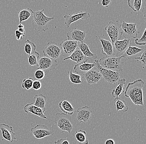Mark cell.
I'll use <instances>...</instances> for the list:
<instances>
[{
  "label": "cell",
  "instance_id": "obj_38",
  "mask_svg": "<svg viewBox=\"0 0 146 144\" xmlns=\"http://www.w3.org/2000/svg\"><path fill=\"white\" fill-rule=\"evenodd\" d=\"M41 87H42V84L40 81H38V80L33 81L32 88H33L34 90L37 91V90H40Z\"/></svg>",
  "mask_w": 146,
  "mask_h": 144
},
{
  "label": "cell",
  "instance_id": "obj_20",
  "mask_svg": "<svg viewBox=\"0 0 146 144\" xmlns=\"http://www.w3.org/2000/svg\"><path fill=\"white\" fill-rule=\"evenodd\" d=\"M99 40L102 46L101 53L106 56H114L113 48L111 42L102 38H100Z\"/></svg>",
  "mask_w": 146,
  "mask_h": 144
},
{
  "label": "cell",
  "instance_id": "obj_45",
  "mask_svg": "<svg viewBox=\"0 0 146 144\" xmlns=\"http://www.w3.org/2000/svg\"><path fill=\"white\" fill-rule=\"evenodd\" d=\"M18 28H25L24 26L22 24L20 23L19 25H18Z\"/></svg>",
  "mask_w": 146,
  "mask_h": 144
},
{
  "label": "cell",
  "instance_id": "obj_6",
  "mask_svg": "<svg viewBox=\"0 0 146 144\" xmlns=\"http://www.w3.org/2000/svg\"><path fill=\"white\" fill-rule=\"evenodd\" d=\"M120 28L121 24L118 21H116L115 22L110 21L105 27V30L109 36L112 44L121 39L122 34L120 30Z\"/></svg>",
  "mask_w": 146,
  "mask_h": 144
},
{
  "label": "cell",
  "instance_id": "obj_36",
  "mask_svg": "<svg viewBox=\"0 0 146 144\" xmlns=\"http://www.w3.org/2000/svg\"><path fill=\"white\" fill-rule=\"evenodd\" d=\"M146 50H143V52L141 55L138 57H135L134 59L140 61L141 63L145 66L146 63Z\"/></svg>",
  "mask_w": 146,
  "mask_h": 144
},
{
  "label": "cell",
  "instance_id": "obj_1",
  "mask_svg": "<svg viewBox=\"0 0 146 144\" xmlns=\"http://www.w3.org/2000/svg\"><path fill=\"white\" fill-rule=\"evenodd\" d=\"M144 82L142 79H137L132 82L129 83L124 92L125 96L130 98L132 102L137 106L144 105Z\"/></svg>",
  "mask_w": 146,
  "mask_h": 144
},
{
  "label": "cell",
  "instance_id": "obj_30",
  "mask_svg": "<svg viewBox=\"0 0 146 144\" xmlns=\"http://www.w3.org/2000/svg\"><path fill=\"white\" fill-rule=\"evenodd\" d=\"M114 105L117 111H121L123 113H126L128 110L126 103L124 100H121L119 98H117L114 99Z\"/></svg>",
  "mask_w": 146,
  "mask_h": 144
},
{
  "label": "cell",
  "instance_id": "obj_19",
  "mask_svg": "<svg viewBox=\"0 0 146 144\" xmlns=\"http://www.w3.org/2000/svg\"><path fill=\"white\" fill-rule=\"evenodd\" d=\"M87 62V61H85L74 65L73 69L77 74H83L95 67L94 63H89Z\"/></svg>",
  "mask_w": 146,
  "mask_h": 144
},
{
  "label": "cell",
  "instance_id": "obj_26",
  "mask_svg": "<svg viewBox=\"0 0 146 144\" xmlns=\"http://www.w3.org/2000/svg\"><path fill=\"white\" fill-rule=\"evenodd\" d=\"M34 99H35V102L34 104L45 112L46 106V97L43 95L40 94L36 95L34 96Z\"/></svg>",
  "mask_w": 146,
  "mask_h": 144
},
{
  "label": "cell",
  "instance_id": "obj_24",
  "mask_svg": "<svg viewBox=\"0 0 146 144\" xmlns=\"http://www.w3.org/2000/svg\"><path fill=\"white\" fill-rule=\"evenodd\" d=\"M126 79H120L117 82V86L115 89H113L111 92L112 96L115 99L117 98H119V97L124 93V85L126 83Z\"/></svg>",
  "mask_w": 146,
  "mask_h": 144
},
{
  "label": "cell",
  "instance_id": "obj_23",
  "mask_svg": "<svg viewBox=\"0 0 146 144\" xmlns=\"http://www.w3.org/2000/svg\"><path fill=\"white\" fill-rule=\"evenodd\" d=\"M143 49H140L136 46H132L131 45L129 46L127 50L121 56V58H125L128 60H130L134 58L137 54L143 51Z\"/></svg>",
  "mask_w": 146,
  "mask_h": 144
},
{
  "label": "cell",
  "instance_id": "obj_25",
  "mask_svg": "<svg viewBox=\"0 0 146 144\" xmlns=\"http://www.w3.org/2000/svg\"><path fill=\"white\" fill-rule=\"evenodd\" d=\"M60 110L64 112V113L72 115L74 111V108L71 103L67 101H61L59 104Z\"/></svg>",
  "mask_w": 146,
  "mask_h": 144
},
{
  "label": "cell",
  "instance_id": "obj_21",
  "mask_svg": "<svg viewBox=\"0 0 146 144\" xmlns=\"http://www.w3.org/2000/svg\"><path fill=\"white\" fill-rule=\"evenodd\" d=\"M88 60L89 59H88L84 56L82 52L78 48V47L70 56L67 58L64 59V60H70L76 62L77 64L80 63L85 61H88Z\"/></svg>",
  "mask_w": 146,
  "mask_h": 144
},
{
  "label": "cell",
  "instance_id": "obj_5",
  "mask_svg": "<svg viewBox=\"0 0 146 144\" xmlns=\"http://www.w3.org/2000/svg\"><path fill=\"white\" fill-rule=\"evenodd\" d=\"M94 63L95 64L96 68L98 70L102 76V78H103L105 82L108 83L109 84H115L120 79V74L118 72L103 68L100 65L98 60H95Z\"/></svg>",
  "mask_w": 146,
  "mask_h": 144
},
{
  "label": "cell",
  "instance_id": "obj_27",
  "mask_svg": "<svg viewBox=\"0 0 146 144\" xmlns=\"http://www.w3.org/2000/svg\"><path fill=\"white\" fill-rule=\"evenodd\" d=\"M33 13V10L29 8L21 10L18 12L20 23H21L22 22L27 21L29 18L31 17Z\"/></svg>",
  "mask_w": 146,
  "mask_h": 144
},
{
  "label": "cell",
  "instance_id": "obj_31",
  "mask_svg": "<svg viewBox=\"0 0 146 144\" xmlns=\"http://www.w3.org/2000/svg\"><path fill=\"white\" fill-rule=\"evenodd\" d=\"M36 45L34 43L27 39L25 42L24 51L28 55L36 51Z\"/></svg>",
  "mask_w": 146,
  "mask_h": 144
},
{
  "label": "cell",
  "instance_id": "obj_43",
  "mask_svg": "<svg viewBox=\"0 0 146 144\" xmlns=\"http://www.w3.org/2000/svg\"><path fill=\"white\" fill-rule=\"evenodd\" d=\"M18 30L20 33H21L24 36H25V28H18Z\"/></svg>",
  "mask_w": 146,
  "mask_h": 144
},
{
  "label": "cell",
  "instance_id": "obj_44",
  "mask_svg": "<svg viewBox=\"0 0 146 144\" xmlns=\"http://www.w3.org/2000/svg\"><path fill=\"white\" fill-rule=\"evenodd\" d=\"M142 12H143V14H144V16L145 18L146 17V5H145V7L143 8V9L142 11Z\"/></svg>",
  "mask_w": 146,
  "mask_h": 144
},
{
  "label": "cell",
  "instance_id": "obj_10",
  "mask_svg": "<svg viewBox=\"0 0 146 144\" xmlns=\"http://www.w3.org/2000/svg\"><path fill=\"white\" fill-rule=\"evenodd\" d=\"M31 130L34 136L38 139L54 135L53 130L50 129L47 126L43 125H37L35 127L31 128Z\"/></svg>",
  "mask_w": 146,
  "mask_h": 144
},
{
  "label": "cell",
  "instance_id": "obj_37",
  "mask_svg": "<svg viewBox=\"0 0 146 144\" xmlns=\"http://www.w3.org/2000/svg\"><path fill=\"white\" fill-rule=\"evenodd\" d=\"M46 76L44 71L41 70H37L35 73V76L38 80H42Z\"/></svg>",
  "mask_w": 146,
  "mask_h": 144
},
{
  "label": "cell",
  "instance_id": "obj_4",
  "mask_svg": "<svg viewBox=\"0 0 146 144\" xmlns=\"http://www.w3.org/2000/svg\"><path fill=\"white\" fill-rule=\"evenodd\" d=\"M54 123L62 133L67 132L71 133L73 128L71 115L64 113H56L54 116Z\"/></svg>",
  "mask_w": 146,
  "mask_h": 144
},
{
  "label": "cell",
  "instance_id": "obj_34",
  "mask_svg": "<svg viewBox=\"0 0 146 144\" xmlns=\"http://www.w3.org/2000/svg\"><path fill=\"white\" fill-rule=\"evenodd\" d=\"M33 80L32 78H29L28 79H24L23 80L22 87L23 88L26 89V90H29L32 88Z\"/></svg>",
  "mask_w": 146,
  "mask_h": 144
},
{
  "label": "cell",
  "instance_id": "obj_17",
  "mask_svg": "<svg viewBox=\"0 0 146 144\" xmlns=\"http://www.w3.org/2000/svg\"><path fill=\"white\" fill-rule=\"evenodd\" d=\"M87 34L85 32L77 29H74L66 33L67 40L82 42L84 41L86 37Z\"/></svg>",
  "mask_w": 146,
  "mask_h": 144
},
{
  "label": "cell",
  "instance_id": "obj_7",
  "mask_svg": "<svg viewBox=\"0 0 146 144\" xmlns=\"http://www.w3.org/2000/svg\"><path fill=\"white\" fill-rule=\"evenodd\" d=\"M44 55L57 61L62 54L60 46L55 42L52 41L47 43L43 50Z\"/></svg>",
  "mask_w": 146,
  "mask_h": 144
},
{
  "label": "cell",
  "instance_id": "obj_29",
  "mask_svg": "<svg viewBox=\"0 0 146 144\" xmlns=\"http://www.w3.org/2000/svg\"><path fill=\"white\" fill-rule=\"evenodd\" d=\"M68 83L70 85L73 84H80L83 83L81 80V76L77 74L73 73L72 70H69L68 72Z\"/></svg>",
  "mask_w": 146,
  "mask_h": 144
},
{
  "label": "cell",
  "instance_id": "obj_28",
  "mask_svg": "<svg viewBox=\"0 0 146 144\" xmlns=\"http://www.w3.org/2000/svg\"><path fill=\"white\" fill-rule=\"evenodd\" d=\"M86 133L85 130H79L75 133V139L78 144H88Z\"/></svg>",
  "mask_w": 146,
  "mask_h": 144
},
{
  "label": "cell",
  "instance_id": "obj_8",
  "mask_svg": "<svg viewBox=\"0 0 146 144\" xmlns=\"http://www.w3.org/2000/svg\"><path fill=\"white\" fill-rule=\"evenodd\" d=\"M136 26L137 24L135 23H127L125 21L123 22V23L121 24V32L125 39H136L140 32L137 29Z\"/></svg>",
  "mask_w": 146,
  "mask_h": 144
},
{
  "label": "cell",
  "instance_id": "obj_16",
  "mask_svg": "<svg viewBox=\"0 0 146 144\" xmlns=\"http://www.w3.org/2000/svg\"><path fill=\"white\" fill-rule=\"evenodd\" d=\"M0 130L1 131L3 137L5 140L11 143H13L14 140H17L13 128L11 126L4 123L0 124Z\"/></svg>",
  "mask_w": 146,
  "mask_h": 144
},
{
  "label": "cell",
  "instance_id": "obj_2",
  "mask_svg": "<svg viewBox=\"0 0 146 144\" xmlns=\"http://www.w3.org/2000/svg\"><path fill=\"white\" fill-rule=\"evenodd\" d=\"M44 9L33 11L32 16L31 23L33 30L40 32H45L48 29V24L54 17L46 16L44 13Z\"/></svg>",
  "mask_w": 146,
  "mask_h": 144
},
{
  "label": "cell",
  "instance_id": "obj_42",
  "mask_svg": "<svg viewBox=\"0 0 146 144\" xmlns=\"http://www.w3.org/2000/svg\"><path fill=\"white\" fill-rule=\"evenodd\" d=\"M105 144H115V141L113 139H108L106 141Z\"/></svg>",
  "mask_w": 146,
  "mask_h": 144
},
{
  "label": "cell",
  "instance_id": "obj_33",
  "mask_svg": "<svg viewBox=\"0 0 146 144\" xmlns=\"http://www.w3.org/2000/svg\"><path fill=\"white\" fill-rule=\"evenodd\" d=\"M28 63L31 66H38V61L40 58V54L35 51L27 56Z\"/></svg>",
  "mask_w": 146,
  "mask_h": 144
},
{
  "label": "cell",
  "instance_id": "obj_18",
  "mask_svg": "<svg viewBox=\"0 0 146 144\" xmlns=\"http://www.w3.org/2000/svg\"><path fill=\"white\" fill-rule=\"evenodd\" d=\"M24 111L26 113H31L43 119L50 120L44 115V112L40 108L35 106L33 103L27 104L24 107ZM50 121H52V120Z\"/></svg>",
  "mask_w": 146,
  "mask_h": 144
},
{
  "label": "cell",
  "instance_id": "obj_35",
  "mask_svg": "<svg viewBox=\"0 0 146 144\" xmlns=\"http://www.w3.org/2000/svg\"><path fill=\"white\" fill-rule=\"evenodd\" d=\"M146 29H145L144 31V33L142 34V36L140 39H138L136 38L135 40V43L137 45H145L146 44Z\"/></svg>",
  "mask_w": 146,
  "mask_h": 144
},
{
  "label": "cell",
  "instance_id": "obj_39",
  "mask_svg": "<svg viewBox=\"0 0 146 144\" xmlns=\"http://www.w3.org/2000/svg\"><path fill=\"white\" fill-rule=\"evenodd\" d=\"M54 144H70L66 138H61L57 141H55Z\"/></svg>",
  "mask_w": 146,
  "mask_h": 144
},
{
  "label": "cell",
  "instance_id": "obj_13",
  "mask_svg": "<svg viewBox=\"0 0 146 144\" xmlns=\"http://www.w3.org/2000/svg\"><path fill=\"white\" fill-rule=\"evenodd\" d=\"M91 15L88 12L79 11L74 14L64 15L65 20V24L68 28L72 23L80 20H87L90 18Z\"/></svg>",
  "mask_w": 146,
  "mask_h": 144
},
{
  "label": "cell",
  "instance_id": "obj_40",
  "mask_svg": "<svg viewBox=\"0 0 146 144\" xmlns=\"http://www.w3.org/2000/svg\"><path fill=\"white\" fill-rule=\"evenodd\" d=\"M15 35L16 37V39L18 40H20L21 39H23V37H25V36L22 34L18 30H16L15 31Z\"/></svg>",
  "mask_w": 146,
  "mask_h": 144
},
{
  "label": "cell",
  "instance_id": "obj_11",
  "mask_svg": "<svg viewBox=\"0 0 146 144\" xmlns=\"http://www.w3.org/2000/svg\"><path fill=\"white\" fill-rule=\"evenodd\" d=\"M131 44L132 41L130 39H125L122 40H119L112 44L113 48L114 56L121 57L129 46L131 45Z\"/></svg>",
  "mask_w": 146,
  "mask_h": 144
},
{
  "label": "cell",
  "instance_id": "obj_22",
  "mask_svg": "<svg viewBox=\"0 0 146 144\" xmlns=\"http://www.w3.org/2000/svg\"><path fill=\"white\" fill-rule=\"evenodd\" d=\"M78 48L81 50L84 56L88 59H96L97 57L95 54L90 51L89 46L85 42L78 43Z\"/></svg>",
  "mask_w": 146,
  "mask_h": 144
},
{
  "label": "cell",
  "instance_id": "obj_41",
  "mask_svg": "<svg viewBox=\"0 0 146 144\" xmlns=\"http://www.w3.org/2000/svg\"><path fill=\"white\" fill-rule=\"evenodd\" d=\"M111 1L108 0H103L102 1V5L104 7H108L110 4Z\"/></svg>",
  "mask_w": 146,
  "mask_h": 144
},
{
  "label": "cell",
  "instance_id": "obj_32",
  "mask_svg": "<svg viewBox=\"0 0 146 144\" xmlns=\"http://www.w3.org/2000/svg\"><path fill=\"white\" fill-rule=\"evenodd\" d=\"M142 2L141 0H129L127 4L129 7L134 12H139L141 9Z\"/></svg>",
  "mask_w": 146,
  "mask_h": 144
},
{
  "label": "cell",
  "instance_id": "obj_12",
  "mask_svg": "<svg viewBox=\"0 0 146 144\" xmlns=\"http://www.w3.org/2000/svg\"><path fill=\"white\" fill-rule=\"evenodd\" d=\"M78 42L66 40L61 42L59 44L63 57L66 58L73 53L78 47Z\"/></svg>",
  "mask_w": 146,
  "mask_h": 144
},
{
  "label": "cell",
  "instance_id": "obj_15",
  "mask_svg": "<svg viewBox=\"0 0 146 144\" xmlns=\"http://www.w3.org/2000/svg\"><path fill=\"white\" fill-rule=\"evenodd\" d=\"M91 114L92 111L88 106L79 108L76 111V120L79 123H87L91 119Z\"/></svg>",
  "mask_w": 146,
  "mask_h": 144
},
{
  "label": "cell",
  "instance_id": "obj_9",
  "mask_svg": "<svg viewBox=\"0 0 146 144\" xmlns=\"http://www.w3.org/2000/svg\"><path fill=\"white\" fill-rule=\"evenodd\" d=\"M57 65V61L46 56H42L38 60L37 70L44 71L46 75L50 71L55 70Z\"/></svg>",
  "mask_w": 146,
  "mask_h": 144
},
{
  "label": "cell",
  "instance_id": "obj_14",
  "mask_svg": "<svg viewBox=\"0 0 146 144\" xmlns=\"http://www.w3.org/2000/svg\"><path fill=\"white\" fill-rule=\"evenodd\" d=\"M82 76L88 85L97 84L102 79V76L96 67L82 74Z\"/></svg>",
  "mask_w": 146,
  "mask_h": 144
},
{
  "label": "cell",
  "instance_id": "obj_3",
  "mask_svg": "<svg viewBox=\"0 0 146 144\" xmlns=\"http://www.w3.org/2000/svg\"><path fill=\"white\" fill-rule=\"evenodd\" d=\"M121 59V57L106 56L100 58L98 61L103 68L119 72H123L124 63Z\"/></svg>",
  "mask_w": 146,
  "mask_h": 144
}]
</instances>
